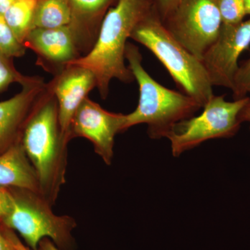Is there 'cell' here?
<instances>
[{
    "instance_id": "1",
    "label": "cell",
    "mask_w": 250,
    "mask_h": 250,
    "mask_svg": "<svg viewBox=\"0 0 250 250\" xmlns=\"http://www.w3.org/2000/svg\"><path fill=\"white\" fill-rule=\"evenodd\" d=\"M153 0H117L104 17L95 44L88 53L69 63L88 69L95 75L102 98H107L110 83L134 80L125 64L128 39L135 27L153 9Z\"/></svg>"
},
{
    "instance_id": "2",
    "label": "cell",
    "mask_w": 250,
    "mask_h": 250,
    "mask_svg": "<svg viewBox=\"0 0 250 250\" xmlns=\"http://www.w3.org/2000/svg\"><path fill=\"white\" fill-rule=\"evenodd\" d=\"M21 143L37 174L41 195L53 206L65 182L68 142L62 136L58 104L48 83L24 125Z\"/></svg>"
},
{
    "instance_id": "3",
    "label": "cell",
    "mask_w": 250,
    "mask_h": 250,
    "mask_svg": "<svg viewBox=\"0 0 250 250\" xmlns=\"http://www.w3.org/2000/svg\"><path fill=\"white\" fill-rule=\"evenodd\" d=\"M125 59L139 85V100L136 109L125 115L124 132L135 125L146 124L151 139L167 138L174 125L194 116L202 108L188 95L169 89L154 80L143 67L137 46L128 42Z\"/></svg>"
},
{
    "instance_id": "4",
    "label": "cell",
    "mask_w": 250,
    "mask_h": 250,
    "mask_svg": "<svg viewBox=\"0 0 250 250\" xmlns=\"http://www.w3.org/2000/svg\"><path fill=\"white\" fill-rule=\"evenodd\" d=\"M130 39L151 51L182 93L195 100L202 108L214 95L203 63L166 29L155 6L135 27Z\"/></svg>"
},
{
    "instance_id": "5",
    "label": "cell",
    "mask_w": 250,
    "mask_h": 250,
    "mask_svg": "<svg viewBox=\"0 0 250 250\" xmlns=\"http://www.w3.org/2000/svg\"><path fill=\"white\" fill-rule=\"evenodd\" d=\"M10 207L2 223L20 233L28 247L39 250L43 238H49L61 250H71L72 232L76 228L75 219L58 215L52 206L39 192L22 188L8 187Z\"/></svg>"
},
{
    "instance_id": "6",
    "label": "cell",
    "mask_w": 250,
    "mask_h": 250,
    "mask_svg": "<svg viewBox=\"0 0 250 250\" xmlns=\"http://www.w3.org/2000/svg\"><path fill=\"white\" fill-rule=\"evenodd\" d=\"M225 95H213L198 116H192L174 125L167 135L172 155L179 156L210 139L232 137L243 122L242 110L250 100L246 97L228 102Z\"/></svg>"
},
{
    "instance_id": "7",
    "label": "cell",
    "mask_w": 250,
    "mask_h": 250,
    "mask_svg": "<svg viewBox=\"0 0 250 250\" xmlns=\"http://www.w3.org/2000/svg\"><path fill=\"white\" fill-rule=\"evenodd\" d=\"M163 23L201 62L216 41L223 24L215 0H181Z\"/></svg>"
},
{
    "instance_id": "8",
    "label": "cell",
    "mask_w": 250,
    "mask_h": 250,
    "mask_svg": "<svg viewBox=\"0 0 250 250\" xmlns=\"http://www.w3.org/2000/svg\"><path fill=\"white\" fill-rule=\"evenodd\" d=\"M250 46V18L236 24H223L214 43L202 62L213 86L232 90L238 59Z\"/></svg>"
},
{
    "instance_id": "9",
    "label": "cell",
    "mask_w": 250,
    "mask_h": 250,
    "mask_svg": "<svg viewBox=\"0 0 250 250\" xmlns=\"http://www.w3.org/2000/svg\"><path fill=\"white\" fill-rule=\"evenodd\" d=\"M125 115L112 113L86 98L72 118L69 137L84 138L106 165H111L115 137L124 132Z\"/></svg>"
},
{
    "instance_id": "10",
    "label": "cell",
    "mask_w": 250,
    "mask_h": 250,
    "mask_svg": "<svg viewBox=\"0 0 250 250\" xmlns=\"http://www.w3.org/2000/svg\"><path fill=\"white\" fill-rule=\"evenodd\" d=\"M48 83L58 104L59 124L62 136L69 143L72 118L81 104L88 98L90 90L97 87L96 79L85 67L67 65Z\"/></svg>"
},
{
    "instance_id": "11",
    "label": "cell",
    "mask_w": 250,
    "mask_h": 250,
    "mask_svg": "<svg viewBox=\"0 0 250 250\" xmlns=\"http://www.w3.org/2000/svg\"><path fill=\"white\" fill-rule=\"evenodd\" d=\"M24 45L37 54L41 66L55 72L56 75L69 63L82 57L69 26L33 29L26 38Z\"/></svg>"
},
{
    "instance_id": "12",
    "label": "cell",
    "mask_w": 250,
    "mask_h": 250,
    "mask_svg": "<svg viewBox=\"0 0 250 250\" xmlns=\"http://www.w3.org/2000/svg\"><path fill=\"white\" fill-rule=\"evenodd\" d=\"M13 98L0 102V155L21 142L28 118L47 88V83L37 77L22 85Z\"/></svg>"
},
{
    "instance_id": "13",
    "label": "cell",
    "mask_w": 250,
    "mask_h": 250,
    "mask_svg": "<svg viewBox=\"0 0 250 250\" xmlns=\"http://www.w3.org/2000/svg\"><path fill=\"white\" fill-rule=\"evenodd\" d=\"M113 0H68L72 19L70 27L80 53H88L92 49L100 28L96 20H103L108 6Z\"/></svg>"
},
{
    "instance_id": "14",
    "label": "cell",
    "mask_w": 250,
    "mask_h": 250,
    "mask_svg": "<svg viewBox=\"0 0 250 250\" xmlns=\"http://www.w3.org/2000/svg\"><path fill=\"white\" fill-rule=\"evenodd\" d=\"M0 187L22 188L40 193L37 174L21 141L0 155Z\"/></svg>"
},
{
    "instance_id": "15",
    "label": "cell",
    "mask_w": 250,
    "mask_h": 250,
    "mask_svg": "<svg viewBox=\"0 0 250 250\" xmlns=\"http://www.w3.org/2000/svg\"><path fill=\"white\" fill-rule=\"evenodd\" d=\"M72 19L68 0H37L33 29H52L70 26Z\"/></svg>"
},
{
    "instance_id": "16",
    "label": "cell",
    "mask_w": 250,
    "mask_h": 250,
    "mask_svg": "<svg viewBox=\"0 0 250 250\" xmlns=\"http://www.w3.org/2000/svg\"><path fill=\"white\" fill-rule=\"evenodd\" d=\"M36 4L37 0H16L3 15L16 39L23 45L33 29Z\"/></svg>"
},
{
    "instance_id": "17",
    "label": "cell",
    "mask_w": 250,
    "mask_h": 250,
    "mask_svg": "<svg viewBox=\"0 0 250 250\" xmlns=\"http://www.w3.org/2000/svg\"><path fill=\"white\" fill-rule=\"evenodd\" d=\"M36 77L23 75L16 70L13 58L0 52V93L12 83H18L23 85L35 80Z\"/></svg>"
},
{
    "instance_id": "18",
    "label": "cell",
    "mask_w": 250,
    "mask_h": 250,
    "mask_svg": "<svg viewBox=\"0 0 250 250\" xmlns=\"http://www.w3.org/2000/svg\"><path fill=\"white\" fill-rule=\"evenodd\" d=\"M27 48L18 41L2 14H0V52L7 57H22Z\"/></svg>"
},
{
    "instance_id": "19",
    "label": "cell",
    "mask_w": 250,
    "mask_h": 250,
    "mask_svg": "<svg viewBox=\"0 0 250 250\" xmlns=\"http://www.w3.org/2000/svg\"><path fill=\"white\" fill-rule=\"evenodd\" d=\"M225 24L243 22L246 16L245 0H215Z\"/></svg>"
},
{
    "instance_id": "20",
    "label": "cell",
    "mask_w": 250,
    "mask_h": 250,
    "mask_svg": "<svg viewBox=\"0 0 250 250\" xmlns=\"http://www.w3.org/2000/svg\"><path fill=\"white\" fill-rule=\"evenodd\" d=\"M231 90L234 100L246 98L250 94V58L238 68Z\"/></svg>"
},
{
    "instance_id": "21",
    "label": "cell",
    "mask_w": 250,
    "mask_h": 250,
    "mask_svg": "<svg viewBox=\"0 0 250 250\" xmlns=\"http://www.w3.org/2000/svg\"><path fill=\"white\" fill-rule=\"evenodd\" d=\"M180 1L181 0H155L154 6L162 22L173 12Z\"/></svg>"
},
{
    "instance_id": "22",
    "label": "cell",
    "mask_w": 250,
    "mask_h": 250,
    "mask_svg": "<svg viewBox=\"0 0 250 250\" xmlns=\"http://www.w3.org/2000/svg\"><path fill=\"white\" fill-rule=\"evenodd\" d=\"M0 226H1V231L4 233L5 237H6V239L9 242L10 244L14 250H32L29 247L23 244L14 230L6 228L3 224H0Z\"/></svg>"
},
{
    "instance_id": "23",
    "label": "cell",
    "mask_w": 250,
    "mask_h": 250,
    "mask_svg": "<svg viewBox=\"0 0 250 250\" xmlns=\"http://www.w3.org/2000/svg\"><path fill=\"white\" fill-rule=\"evenodd\" d=\"M10 207V196L7 188L0 187V224L2 223Z\"/></svg>"
},
{
    "instance_id": "24",
    "label": "cell",
    "mask_w": 250,
    "mask_h": 250,
    "mask_svg": "<svg viewBox=\"0 0 250 250\" xmlns=\"http://www.w3.org/2000/svg\"><path fill=\"white\" fill-rule=\"evenodd\" d=\"M39 250H61L49 238H43L39 245Z\"/></svg>"
},
{
    "instance_id": "25",
    "label": "cell",
    "mask_w": 250,
    "mask_h": 250,
    "mask_svg": "<svg viewBox=\"0 0 250 250\" xmlns=\"http://www.w3.org/2000/svg\"><path fill=\"white\" fill-rule=\"evenodd\" d=\"M0 250H14L1 231V226H0Z\"/></svg>"
},
{
    "instance_id": "26",
    "label": "cell",
    "mask_w": 250,
    "mask_h": 250,
    "mask_svg": "<svg viewBox=\"0 0 250 250\" xmlns=\"http://www.w3.org/2000/svg\"><path fill=\"white\" fill-rule=\"evenodd\" d=\"M241 119L243 123L244 122H248L250 125V100L248 104L242 110L241 113Z\"/></svg>"
},
{
    "instance_id": "27",
    "label": "cell",
    "mask_w": 250,
    "mask_h": 250,
    "mask_svg": "<svg viewBox=\"0 0 250 250\" xmlns=\"http://www.w3.org/2000/svg\"><path fill=\"white\" fill-rule=\"evenodd\" d=\"M16 0H0V14L4 15Z\"/></svg>"
},
{
    "instance_id": "28",
    "label": "cell",
    "mask_w": 250,
    "mask_h": 250,
    "mask_svg": "<svg viewBox=\"0 0 250 250\" xmlns=\"http://www.w3.org/2000/svg\"><path fill=\"white\" fill-rule=\"evenodd\" d=\"M245 7H246V16H250V0H245Z\"/></svg>"
},
{
    "instance_id": "29",
    "label": "cell",
    "mask_w": 250,
    "mask_h": 250,
    "mask_svg": "<svg viewBox=\"0 0 250 250\" xmlns=\"http://www.w3.org/2000/svg\"><path fill=\"white\" fill-rule=\"evenodd\" d=\"M13 249H14V248H13Z\"/></svg>"
}]
</instances>
